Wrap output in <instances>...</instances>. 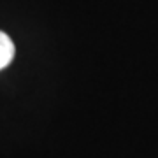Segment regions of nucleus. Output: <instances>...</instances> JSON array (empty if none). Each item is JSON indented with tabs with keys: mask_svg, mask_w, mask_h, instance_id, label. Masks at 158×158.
<instances>
[{
	"mask_svg": "<svg viewBox=\"0 0 158 158\" xmlns=\"http://www.w3.org/2000/svg\"><path fill=\"white\" fill-rule=\"evenodd\" d=\"M14 58V44L11 37L4 32H0V70L6 69Z\"/></svg>",
	"mask_w": 158,
	"mask_h": 158,
	"instance_id": "nucleus-1",
	"label": "nucleus"
}]
</instances>
